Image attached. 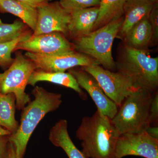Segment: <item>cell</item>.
Masks as SVG:
<instances>
[{"label": "cell", "instance_id": "cell-1", "mask_svg": "<svg viewBox=\"0 0 158 158\" xmlns=\"http://www.w3.org/2000/svg\"><path fill=\"white\" fill-rule=\"evenodd\" d=\"M81 141V152L88 158H114L116 141L120 135L111 119L97 110L85 116L76 132Z\"/></svg>", "mask_w": 158, "mask_h": 158}, {"label": "cell", "instance_id": "cell-2", "mask_svg": "<svg viewBox=\"0 0 158 158\" xmlns=\"http://www.w3.org/2000/svg\"><path fill=\"white\" fill-rule=\"evenodd\" d=\"M32 94L34 100L23 108L18 129L10 135L20 158H23L31 135L39 123L48 113L56 110L62 102L61 94L49 92L39 86H35Z\"/></svg>", "mask_w": 158, "mask_h": 158}, {"label": "cell", "instance_id": "cell-3", "mask_svg": "<svg viewBox=\"0 0 158 158\" xmlns=\"http://www.w3.org/2000/svg\"><path fill=\"white\" fill-rule=\"evenodd\" d=\"M116 71L127 77L137 88L158 92V57L149 52L130 48L122 42L117 48Z\"/></svg>", "mask_w": 158, "mask_h": 158}, {"label": "cell", "instance_id": "cell-4", "mask_svg": "<svg viewBox=\"0 0 158 158\" xmlns=\"http://www.w3.org/2000/svg\"><path fill=\"white\" fill-rule=\"evenodd\" d=\"M123 20L124 16H123L85 36L72 40L75 50L92 57L105 69L116 72L112 46Z\"/></svg>", "mask_w": 158, "mask_h": 158}, {"label": "cell", "instance_id": "cell-5", "mask_svg": "<svg viewBox=\"0 0 158 158\" xmlns=\"http://www.w3.org/2000/svg\"><path fill=\"white\" fill-rule=\"evenodd\" d=\"M154 94L138 88L125 99L111 119L119 135L142 132L150 126V107Z\"/></svg>", "mask_w": 158, "mask_h": 158}, {"label": "cell", "instance_id": "cell-6", "mask_svg": "<svg viewBox=\"0 0 158 158\" xmlns=\"http://www.w3.org/2000/svg\"><path fill=\"white\" fill-rule=\"evenodd\" d=\"M37 69L32 60L17 51L10 67L0 73V92L14 94L18 110H22L31 101V96L26 93V88L32 73Z\"/></svg>", "mask_w": 158, "mask_h": 158}, {"label": "cell", "instance_id": "cell-7", "mask_svg": "<svg viewBox=\"0 0 158 158\" xmlns=\"http://www.w3.org/2000/svg\"><path fill=\"white\" fill-rule=\"evenodd\" d=\"M98 82L105 94L118 108L125 99L138 88L122 74L105 69L100 65L81 67Z\"/></svg>", "mask_w": 158, "mask_h": 158}, {"label": "cell", "instance_id": "cell-8", "mask_svg": "<svg viewBox=\"0 0 158 158\" xmlns=\"http://www.w3.org/2000/svg\"><path fill=\"white\" fill-rule=\"evenodd\" d=\"M24 55L35 63L37 69L47 72H65L74 67L100 65L92 57L76 50L52 55L26 52Z\"/></svg>", "mask_w": 158, "mask_h": 158}, {"label": "cell", "instance_id": "cell-9", "mask_svg": "<svg viewBox=\"0 0 158 158\" xmlns=\"http://www.w3.org/2000/svg\"><path fill=\"white\" fill-rule=\"evenodd\" d=\"M129 156L158 158V139L151 137L146 131L120 135L116 141L114 158Z\"/></svg>", "mask_w": 158, "mask_h": 158}, {"label": "cell", "instance_id": "cell-10", "mask_svg": "<svg viewBox=\"0 0 158 158\" xmlns=\"http://www.w3.org/2000/svg\"><path fill=\"white\" fill-rule=\"evenodd\" d=\"M20 50L42 55H52L75 50L72 42L61 32L34 35L28 39L19 42L14 52Z\"/></svg>", "mask_w": 158, "mask_h": 158}, {"label": "cell", "instance_id": "cell-11", "mask_svg": "<svg viewBox=\"0 0 158 158\" xmlns=\"http://www.w3.org/2000/svg\"><path fill=\"white\" fill-rule=\"evenodd\" d=\"M37 26L33 34L59 32L67 37L71 13L61 6L59 1L47 3L37 8Z\"/></svg>", "mask_w": 158, "mask_h": 158}, {"label": "cell", "instance_id": "cell-12", "mask_svg": "<svg viewBox=\"0 0 158 158\" xmlns=\"http://www.w3.org/2000/svg\"><path fill=\"white\" fill-rule=\"evenodd\" d=\"M68 72L73 76L80 87L86 90L90 95L99 112L111 119L116 116L118 106L106 96L98 82L91 74L81 67L70 69Z\"/></svg>", "mask_w": 158, "mask_h": 158}, {"label": "cell", "instance_id": "cell-13", "mask_svg": "<svg viewBox=\"0 0 158 158\" xmlns=\"http://www.w3.org/2000/svg\"><path fill=\"white\" fill-rule=\"evenodd\" d=\"M155 4L150 0H125L124 20L116 38L122 40L133 26L141 20L148 17Z\"/></svg>", "mask_w": 158, "mask_h": 158}, {"label": "cell", "instance_id": "cell-14", "mask_svg": "<svg viewBox=\"0 0 158 158\" xmlns=\"http://www.w3.org/2000/svg\"><path fill=\"white\" fill-rule=\"evenodd\" d=\"M67 38L73 40L92 32L99 14V6L90 7L71 12Z\"/></svg>", "mask_w": 158, "mask_h": 158}, {"label": "cell", "instance_id": "cell-15", "mask_svg": "<svg viewBox=\"0 0 158 158\" xmlns=\"http://www.w3.org/2000/svg\"><path fill=\"white\" fill-rule=\"evenodd\" d=\"M41 81L51 82L71 88L75 91L82 99H87L86 94L83 92L76 80L69 73L47 72L36 69L32 73L28 85L34 87L37 82Z\"/></svg>", "mask_w": 158, "mask_h": 158}, {"label": "cell", "instance_id": "cell-16", "mask_svg": "<svg viewBox=\"0 0 158 158\" xmlns=\"http://www.w3.org/2000/svg\"><path fill=\"white\" fill-rule=\"evenodd\" d=\"M148 17L139 21L130 29L122 40L125 45L137 50L150 52L152 32Z\"/></svg>", "mask_w": 158, "mask_h": 158}, {"label": "cell", "instance_id": "cell-17", "mask_svg": "<svg viewBox=\"0 0 158 158\" xmlns=\"http://www.w3.org/2000/svg\"><path fill=\"white\" fill-rule=\"evenodd\" d=\"M49 140L54 146L62 148L69 158H88L77 148L71 139L66 119H60L52 127Z\"/></svg>", "mask_w": 158, "mask_h": 158}, {"label": "cell", "instance_id": "cell-18", "mask_svg": "<svg viewBox=\"0 0 158 158\" xmlns=\"http://www.w3.org/2000/svg\"><path fill=\"white\" fill-rule=\"evenodd\" d=\"M0 12L9 13L19 18L34 32L37 20V9L18 0H0Z\"/></svg>", "mask_w": 158, "mask_h": 158}, {"label": "cell", "instance_id": "cell-19", "mask_svg": "<svg viewBox=\"0 0 158 158\" xmlns=\"http://www.w3.org/2000/svg\"><path fill=\"white\" fill-rule=\"evenodd\" d=\"M16 97L13 93L3 94L0 92V127L11 135L17 131L19 127L15 118Z\"/></svg>", "mask_w": 158, "mask_h": 158}, {"label": "cell", "instance_id": "cell-20", "mask_svg": "<svg viewBox=\"0 0 158 158\" xmlns=\"http://www.w3.org/2000/svg\"><path fill=\"white\" fill-rule=\"evenodd\" d=\"M124 2L125 0H100L98 17L92 31L123 16Z\"/></svg>", "mask_w": 158, "mask_h": 158}, {"label": "cell", "instance_id": "cell-21", "mask_svg": "<svg viewBox=\"0 0 158 158\" xmlns=\"http://www.w3.org/2000/svg\"><path fill=\"white\" fill-rule=\"evenodd\" d=\"M33 31L21 20L4 23L0 19V44L11 42Z\"/></svg>", "mask_w": 158, "mask_h": 158}, {"label": "cell", "instance_id": "cell-22", "mask_svg": "<svg viewBox=\"0 0 158 158\" xmlns=\"http://www.w3.org/2000/svg\"><path fill=\"white\" fill-rule=\"evenodd\" d=\"M33 33L30 32L10 42L0 44V67L6 70L10 67L14 61L11 54L14 52L15 47L19 42L30 38Z\"/></svg>", "mask_w": 158, "mask_h": 158}, {"label": "cell", "instance_id": "cell-23", "mask_svg": "<svg viewBox=\"0 0 158 158\" xmlns=\"http://www.w3.org/2000/svg\"><path fill=\"white\" fill-rule=\"evenodd\" d=\"M61 6L68 12L99 6L100 0H59Z\"/></svg>", "mask_w": 158, "mask_h": 158}, {"label": "cell", "instance_id": "cell-24", "mask_svg": "<svg viewBox=\"0 0 158 158\" xmlns=\"http://www.w3.org/2000/svg\"><path fill=\"white\" fill-rule=\"evenodd\" d=\"M152 32L151 47L157 46L158 44V3L154 5L148 17Z\"/></svg>", "mask_w": 158, "mask_h": 158}, {"label": "cell", "instance_id": "cell-25", "mask_svg": "<svg viewBox=\"0 0 158 158\" xmlns=\"http://www.w3.org/2000/svg\"><path fill=\"white\" fill-rule=\"evenodd\" d=\"M11 133L0 127V158H9Z\"/></svg>", "mask_w": 158, "mask_h": 158}, {"label": "cell", "instance_id": "cell-26", "mask_svg": "<svg viewBox=\"0 0 158 158\" xmlns=\"http://www.w3.org/2000/svg\"><path fill=\"white\" fill-rule=\"evenodd\" d=\"M149 120L151 125L157 124L158 120V92L154 94L149 110Z\"/></svg>", "mask_w": 158, "mask_h": 158}, {"label": "cell", "instance_id": "cell-27", "mask_svg": "<svg viewBox=\"0 0 158 158\" xmlns=\"http://www.w3.org/2000/svg\"><path fill=\"white\" fill-rule=\"evenodd\" d=\"M32 8L37 9L38 7L47 4L51 0H18Z\"/></svg>", "mask_w": 158, "mask_h": 158}, {"label": "cell", "instance_id": "cell-28", "mask_svg": "<svg viewBox=\"0 0 158 158\" xmlns=\"http://www.w3.org/2000/svg\"><path fill=\"white\" fill-rule=\"evenodd\" d=\"M146 133L152 138L158 140V127L157 126L155 127H148L146 130Z\"/></svg>", "mask_w": 158, "mask_h": 158}, {"label": "cell", "instance_id": "cell-29", "mask_svg": "<svg viewBox=\"0 0 158 158\" xmlns=\"http://www.w3.org/2000/svg\"><path fill=\"white\" fill-rule=\"evenodd\" d=\"M9 158H20L17 155L14 144L10 141Z\"/></svg>", "mask_w": 158, "mask_h": 158}, {"label": "cell", "instance_id": "cell-30", "mask_svg": "<svg viewBox=\"0 0 158 158\" xmlns=\"http://www.w3.org/2000/svg\"><path fill=\"white\" fill-rule=\"evenodd\" d=\"M150 1H151L152 2L155 3V4L158 3V0H150Z\"/></svg>", "mask_w": 158, "mask_h": 158}]
</instances>
